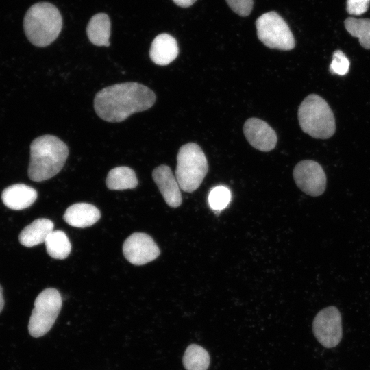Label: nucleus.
Instances as JSON below:
<instances>
[{
  "instance_id": "obj_1",
  "label": "nucleus",
  "mask_w": 370,
  "mask_h": 370,
  "mask_svg": "<svg viewBox=\"0 0 370 370\" xmlns=\"http://www.w3.org/2000/svg\"><path fill=\"white\" fill-rule=\"evenodd\" d=\"M155 101L156 95L147 86L137 82H125L100 90L95 97L94 108L101 119L116 123L150 108Z\"/></svg>"
},
{
  "instance_id": "obj_2",
  "label": "nucleus",
  "mask_w": 370,
  "mask_h": 370,
  "mask_svg": "<svg viewBox=\"0 0 370 370\" xmlns=\"http://www.w3.org/2000/svg\"><path fill=\"white\" fill-rule=\"evenodd\" d=\"M69 156L67 145L53 135H43L30 145L28 176L34 182H42L58 174Z\"/></svg>"
},
{
  "instance_id": "obj_3",
  "label": "nucleus",
  "mask_w": 370,
  "mask_h": 370,
  "mask_svg": "<svg viewBox=\"0 0 370 370\" xmlns=\"http://www.w3.org/2000/svg\"><path fill=\"white\" fill-rule=\"evenodd\" d=\"M62 18L58 9L49 2L32 5L23 20V29L29 41L36 47H47L59 36Z\"/></svg>"
},
{
  "instance_id": "obj_4",
  "label": "nucleus",
  "mask_w": 370,
  "mask_h": 370,
  "mask_svg": "<svg viewBox=\"0 0 370 370\" xmlns=\"http://www.w3.org/2000/svg\"><path fill=\"white\" fill-rule=\"evenodd\" d=\"M297 116L302 131L314 138L327 139L335 133L333 112L321 96L308 95L299 105Z\"/></svg>"
},
{
  "instance_id": "obj_5",
  "label": "nucleus",
  "mask_w": 370,
  "mask_h": 370,
  "mask_svg": "<svg viewBox=\"0 0 370 370\" xmlns=\"http://www.w3.org/2000/svg\"><path fill=\"white\" fill-rule=\"evenodd\" d=\"M208 171V164L201 148L195 143L182 145L177 155L175 177L180 189L186 193L197 190Z\"/></svg>"
},
{
  "instance_id": "obj_6",
  "label": "nucleus",
  "mask_w": 370,
  "mask_h": 370,
  "mask_svg": "<svg viewBox=\"0 0 370 370\" xmlns=\"http://www.w3.org/2000/svg\"><path fill=\"white\" fill-rule=\"evenodd\" d=\"M62 305V297L56 288H48L40 293L28 323L29 334L35 338L46 334L54 324Z\"/></svg>"
},
{
  "instance_id": "obj_7",
  "label": "nucleus",
  "mask_w": 370,
  "mask_h": 370,
  "mask_svg": "<svg viewBox=\"0 0 370 370\" xmlns=\"http://www.w3.org/2000/svg\"><path fill=\"white\" fill-rule=\"evenodd\" d=\"M258 39L267 47L283 51L295 47L293 35L286 21L275 12L261 15L256 21Z\"/></svg>"
},
{
  "instance_id": "obj_8",
  "label": "nucleus",
  "mask_w": 370,
  "mask_h": 370,
  "mask_svg": "<svg viewBox=\"0 0 370 370\" xmlns=\"http://www.w3.org/2000/svg\"><path fill=\"white\" fill-rule=\"evenodd\" d=\"M312 331L323 347L332 348L338 345L343 336L342 318L338 309L330 306L321 310L313 320Z\"/></svg>"
},
{
  "instance_id": "obj_9",
  "label": "nucleus",
  "mask_w": 370,
  "mask_h": 370,
  "mask_svg": "<svg viewBox=\"0 0 370 370\" xmlns=\"http://www.w3.org/2000/svg\"><path fill=\"white\" fill-rule=\"evenodd\" d=\"M293 175L297 187L306 195L318 197L325 190V173L316 161L304 160L299 162L293 169Z\"/></svg>"
},
{
  "instance_id": "obj_10",
  "label": "nucleus",
  "mask_w": 370,
  "mask_h": 370,
  "mask_svg": "<svg viewBox=\"0 0 370 370\" xmlns=\"http://www.w3.org/2000/svg\"><path fill=\"white\" fill-rule=\"evenodd\" d=\"M123 253L130 263L143 265L157 258L160 251L149 235L143 232H135L125 241Z\"/></svg>"
},
{
  "instance_id": "obj_11",
  "label": "nucleus",
  "mask_w": 370,
  "mask_h": 370,
  "mask_svg": "<svg viewBox=\"0 0 370 370\" xmlns=\"http://www.w3.org/2000/svg\"><path fill=\"white\" fill-rule=\"evenodd\" d=\"M243 133L248 143L261 151H271L277 144L275 130L267 122L258 118H249L245 122Z\"/></svg>"
},
{
  "instance_id": "obj_12",
  "label": "nucleus",
  "mask_w": 370,
  "mask_h": 370,
  "mask_svg": "<svg viewBox=\"0 0 370 370\" xmlns=\"http://www.w3.org/2000/svg\"><path fill=\"white\" fill-rule=\"evenodd\" d=\"M152 177L165 202L172 208L179 207L182 202L180 187L171 168L164 164L153 169Z\"/></svg>"
},
{
  "instance_id": "obj_13",
  "label": "nucleus",
  "mask_w": 370,
  "mask_h": 370,
  "mask_svg": "<svg viewBox=\"0 0 370 370\" xmlns=\"http://www.w3.org/2000/svg\"><path fill=\"white\" fill-rule=\"evenodd\" d=\"M178 53L179 48L175 38L165 33L155 37L149 50V56L152 62L160 66L172 62Z\"/></svg>"
},
{
  "instance_id": "obj_14",
  "label": "nucleus",
  "mask_w": 370,
  "mask_h": 370,
  "mask_svg": "<svg viewBox=\"0 0 370 370\" xmlns=\"http://www.w3.org/2000/svg\"><path fill=\"white\" fill-rule=\"evenodd\" d=\"M36 199V190L23 184L11 185L5 188L1 195V199L5 206L14 210H21L29 207Z\"/></svg>"
},
{
  "instance_id": "obj_15",
  "label": "nucleus",
  "mask_w": 370,
  "mask_h": 370,
  "mask_svg": "<svg viewBox=\"0 0 370 370\" xmlns=\"http://www.w3.org/2000/svg\"><path fill=\"white\" fill-rule=\"evenodd\" d=\"M101 217L99 209L87 203H77L70 206L63 216L71 226L84 228L95 224Z\"/></svg>"
},
{
  "instance_id": "obj_16",
  "label": "nucleus",
  "mask_w": 370,
  "mask_h": 370,
  "mask_svg": "<svg viewBox=\"0 0 370 370\" xmlns=\"http://www.w3.org/2000/svg\"><path fill=\"white\" fill-rule=\"evenodd\" d=\"M53 223L48 219H36L21 232L19 242L27 247L45 243L47 236L53 231Z\"/></svg>"
},
{
  "instance_id": "obj_17",
  "label": "nucleus",
  "mask_w": 370,
  "mask_h": 370,
  "mask_svg": "<svg viewBox=\"0 0 370 370\" xmlns=\"http://www.w3.org/2000/svg\"><path fill=\"white\" fill-rule=\"evenodd\" d=\"M110 20L105 13H98L90 19L87 27V36L95 45L108 47L110 36Z\"/></svg>"
},
{
  "instance_id": "obj_18",
  "label": "nucleus",
  "mask_w": 370,
  "mask_h": 370,
  "mask_svg": "<svg viewBox=\"0 0 370 370\" xmlns=\"http://www.w3.org/2000/svg\"><path fill=\"white\" fill-rule=\"evenodd\" d=\"M106 183L110 190H123L136 188L138 185V179L133 169L121 166L109 171Z\"/></svg>"
},
{
  "instance_id": "obj_19",
  "label": "nucleus",
  "mask_w": 370,
  "mask_h": 370,
  "mask_svg": "<svg viewBox=\"0 0 370 370\" xmlns=\"http://www.w3.org/2000/svg\"><path fill=\"white\" fill-rule=\"evenodd\" d=\"M48 254L55 259L63 260L68 257L71 245L66 234L61 230L51 232L45 240Z\"/></svg>"
},
{
  "instance_id": "obj_20",
  "label": "nucleus",
  "mask_w": 370,
  "mask_h": 370,
  "mask_svg": "<svg viewBox=\"0 0 370 370\" xmlns=\"http://www.w3.org/2000/svg\"><path fill=\"white\" fill-rule=\"evenodd\" d=\"M182 362L186 370H207L210 365V356L201 346L190 344L184 354Z\"/></svg>"
},
{
  "instance_id": "obj_21",
  "label": "nucleus",
  "mask_w": 370,
  "mask_h": 370,
  "mask_svg": "<svg viewBox=\"0 0 370 370\" xmlns=\"http://www.w3.org/2000/svg\"><path fill=\"white\" fill-rule=\"evenodd\" d=\"M347 31L358 38L360 45L370 49V19L349 17L345 21Z\"/></svg>"
},
{
  "instance_id": "obj_22",
  "label": "nucleus",
  "mask_w": 370,
  "mask_h": 370,
  "mask_svg": "<svg viewBox=\"0 0 370 370\" xmlns=\"http://www.w3.org/2000/svg\"><path fill=\"white\" fill-rule=\"evenodd\" d=\"M230 198L231 194L229 189L219 186L212 189L208 196V201L214 210L220 211L227 206Z\"/></svg>"
},
{
  "instance_id": "obj_23",
  "label": "nucleus",
  "mask_w": 370,
  "mask_h": 370,
  "mask_svg": "<svg viewBox=\"0 0 370 370\" xmlns=\"http://www.w3.org/2000/svg\"><path fill=\"white\" fill-rule=\"evenodd\" d=\"M349 60L345 53L340 50H336L333 53L329 71L332 74L345 75L349 71Z\"/></svg>"
},
{
  "instance_id": "obj_24",
  "label": "nucleus",
  "mask_w": 370,
  "mask_h": 370,
  "mask_svg": "<svg viewBox=\"0 0 370 370\" xmlns=\"http://www.w3.org/2000/svg\"><path fill=\"white\" fill-rule=\"evenodd\" d=\"M230 8L241 16H248L253 8V0H226Z\"/></svg>"
},
{
  "instance_id": "obj_25",
  "label": "nucleus",
  "mask_w": 370,
  "mask_h": 370,
  "mask_svg": "<svg viewBox=\"0 0 370 370\" xmlns=\"http://www.w3.org/2000/svg\"><path fill=\"white\" fill-rule=\"evenodd\" d=\"M370 0H347V11L349 14L360 15L367 12Z\"/></svg>"
},
{
  "instance_id": "obj_26",
  "label": "nucleus",
  "mask_w": 370,
  "mask_h": 370,
  "mask_svg": "<svg viewBox=\"0 0 370 370\" xmlns=\"http://www.w3.org/2000/svg\"><path fill=\"white\" fill-rule=\"evenodd\" d=\"M197 0H173L178 6L187 8L192 5Z\"/></svg>"
},
{
  "instance_id": "obj_27",
  "label": "nucleus",
  "mask_w": 370,
  "mask_h": 370,
  "mask_svg": "<svg viewBox=\"0 0 370 370\" xmlns=\"http://www.w3.org/2000/svg\"><path fill=\"white\" fill-rule=\"evenodd\" d=\"M4 306V299L3 295V290L0 285V313L2 311Z\"/></svg>"
}]
</instances>
